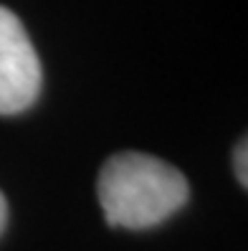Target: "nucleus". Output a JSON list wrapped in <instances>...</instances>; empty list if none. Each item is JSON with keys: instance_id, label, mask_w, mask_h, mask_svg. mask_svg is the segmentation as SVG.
Listing matches in <instances>:
<instances>
[{"instance_id": "4", "label": "nucleus", "mask_w": 248, "mask_h": 251, "mask_svg": "<svg viewBox=\"0 0 248 251\" xmlns=\"http://www.w3.org/2000/svg\"><path fill=\"white\" fill-rule=\"evenodd\" d=\"M5 221H8V203H5V196L0 193V233L5 228Z\"/></svg>"}, {"instance_id": "1", "label": "nucleus", "mask_w": 248, "mask_h": 251, "mask_svg": "<svg viewBox=\"0 0 248 251\" xmlns=\"http://www.w3.org/2000/svg\"><path fill=\"white\" fill-rule=\"evenodd\" d=\"M96 193L109 226L150 228L187 203L190 185L170 162L144 152H116L99 170Z\"/></svg>"}, {"instance_id": "2", "label": "nucleus", "mask_w": 248, "mask_h": 251, "mask_svg": "<svg viewBox=\"0 0 248 251\" xmlns=\"http://www.w3.org/2000/svg\"><path fill=\"white\" fill-rule=\"evenodd\" d=\"M41 61L21 18L0 5V114H18L38 99Z\"/></svg>"}, {"instance_id": "3", "label": "nucleus", "mask_w": 248, "mask_h": 251, "mask_svg": "<svg viewBox=\"0 0 248 251\" xmlns=\"http://www.w3.org/2000/svg\"><path fill=\"white\" fill-rule=\"evenodd\" d=\"M246 155H248V147H246V140H241V142L236 145V155H233V162H236V178L241 180V185H243V188H246V183H248Z\"/></svg>"}]
</instances>
